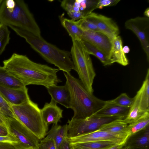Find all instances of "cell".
Listing matches in <instances>:
<instances>
[{
  "instance_id": "52a82bcc",
  "label": "cell",
  "mask_w": 149,
  "mask_h": 149,
  "mask_svg": "<svg viewBox=\"0 0 149 149\" xmlns=\"http://www.w3.org/2000/svg\"><path fill=\"white\" fill-rule=\"evenodd\" d=\"M118 118L91 116L84 119L71 118L68 121V138L77 136L98 130L102 125Z\"/></svg>"
},
{
  "instance_id": "d4e9b609",
  "label": "cell",
  "mask_w": 149,
  "mask_h": 149,
  "mask_svg": "<svg viewBox=\"0 0 149 149\" xmlns=\"http://www.w3.org/2000/svg\"><path fill=\"white\" fill-rule=\"evenodd\" d=\"M128 125L124 119H118L103 125L98 130L112 133L127 132Z\"/></svg>"
},
{
  "instance_id": "83f0119b",
  "label": "cell",
  "mask_w": 149,
  "mask_h": 149,
  "mask_svg": "<svg viewBox=\"0 0 149 149\" xmlns=\"http://www.w3.org/2000/svg\"><path fill=\"white\" fill-rule=\"evenodd\" d=\"M85 50L90 55H92L97 58L102 63L106 66L110 65L107 57L101 51L97 48L83 40H80Z\"/></svg>"
},
{
  "instance_id": "9c48e42d",
  "label": "cell",
  "mask_w": 149,
  "mask_h": 149,
  "mask_svg": "<svg viewBox=\"0 0 149 149\" xmlns=\"http://www.w3.org/2000/svg\"><path fill=\"white\" fill-rule=\"evenodd\" d=\"M8 131L26 148L38 149L40 140L16 118L8 117Z\"/></svg>"
},
{
  "instance_id": "8fae6325",
  "label": "cell",
  "mask_w": 149,
  "mask_h": 149,
  "mask_svg": "<svg viewBox=\"0 0 149 149\" xmlns=\"http://www.w3.org/2000/svg\"><path fill=\"white\" fill-rule=\"evenodd\" d=\"M84 17L95 24L101 32L111 40L118 36V27L111 18L93 12Z\"/></svg>"
},
{
  "instance_id": "7402d4cb",
  "label": "cell",
  "mask_w": 149,
  "mask_h": 149,
  "mask_svg": "<svg viewBox=\"0 0 149 149\" xmlns=\"http://www.w3.org/2000/svg\"><path fill=\"white\" fill-rule=\"evenodd\" d=\"M139 94L140 108L143 113L149 111V69L148 68L145 79L138 91Z\"/></svg>"
},
{
  "instance_id": "7a4b0ae2",
  "label": "cell",
  "mask_w": 149,
  "mask_h": 149,
  "mask_svg": "<svg viewBox=\"0 0 149 149\" xmlns=\"http://www.w3.org/2000/svg\"><path fill=\"white\" fill-rule=\"evenodd\" d=\"M20 36L24 38L31 47L45 60L57 67L59 70L70 73L74 65L70 52L60 49L45 40L42 36H38L26 30L8 26Z\"/></svg>"
},
{
  "instance_id": "7dc6e473",
  "label": "cell",
  "mask_w": 149,
  "mask_h": 149,
  "mask_svg": "<svg viewBox=\"0 0 149 149\" xmlns=\"http://www.w3.org/2000/svg\"></svg>"
},
{
  "instance_id": "f35d334b",
  "label": "cell",
  "mask_w": 149,
  "mask_h": 149,
  "mask_svg": "<svg viewBox=\"0 0 149 149\" xmlns=\"http://www.w3.org/2000/svg\"><path fill=\"white\" fill-rule=\"evenodd\" d=\"M5 5L6 8L8 9H12L13 8L15 5V0H4Z\"/></svg>"
},
{
  "instance_id": "5b68a950",
  "label": "cell",
  "mask_w": 149,
  "mask_h": 149,
  "mask_svg": "<svg viewBox=\"0 0 149 149\" xmlns=\"http://www.w3.org/2000/svg\"><path fill=\"white\" fill-rule=\"evenodd\" d=\"M15 118L40 140L45 137L48 129L42 118L38 104L29 99L18 105H12Z\"/></svg>"
},
{
  "instance_id": "4316f807",
  "label": "cell",
  "mask_w": 149,
  "mask_h": 149,
  "mask_svg": "<svg viewBox=\"0 0 149 149\" xmlns=\"http://www.w3.org/2000/svg\"><path fill=\"white\" fill-rule=\"evenodd\" d=\"M149 125V111L145 113L139 119L128 124L126 132L129 135L137 132Z\"/></svg>"
},
{
  "instance_id": "6da1fadb",
  "label": "cell",
  "mask_w": 149,
  "mask_h": 149,
  "mask_svg": "<svg viewBox=\"0 0 149 149\" xmlns=\"http://www.w3.org/2000/svg\"><path fill=\"white\" fill-rule=\"evenodd\" d=\"M3 64L5 68L26 86L36 85L47 88L61 82L57 74L58 68L34 62L25 55L14 53Z\"/></svg>"
},
{
  "instance_id": "e0dca14e",
  "label": "cell",
  "mask_w": 149,
  "mask_h": 149,
  "mask_svg": "<svg viewBox=\"0 0 149 149\" xmlns=\"http://www.w3.org/2000/svg\"><path fill=\"white\" fill-rule=\"evenodd\" d=\"M112 47L109 60L110 65L115 63L126 66L129 61L123 49V42L121 37L118 36L111 40Z\"/></svg>"
},
{
  "instance_id": "8d00e7d4",
  "label": "cell",
  "mask_w": 149,
  "mask_h": 149,
  "mask_svg": "<svg viewBox=\"0 0 149 149\" xmlns=\"http://www.w3.org/2000/svg\"><path fill=\"white\" fill-rule=\"evenodd\" d=\"M8 117H9L0 111V125L6 128L8 130Z\"/></svg>"
},
{
  "instance_id": "f1b7e54d",
  "label": "cell",
  "mask_w": 149,
  "mask_h": 149,
  "mask_svg": "<svg viewBox=\"0 0 149 149\" xmlns=\"http://www.w3.org/2000/svg\"><path fill=\"white\" fill-rule=\"evenodd\" d=\"M10 33L7 26L0 24V56L9 43Z\"/></svg>"
},
{
  "instance_id": "1f68e13d",
  "label": "cell",
  "mask_w": 149,
  "mask_h": 149,
  "mask_svg": "<svg viewBox=\"0 0 149 149\" xmlns=\"http://www.w3.org/2000/svg\"><path fill=\"white\" fill-rule=\"evenodd\" d=\"M0 111L9 117L15 118L11 105L9 104L0 94Z\"/></svg>"
},
{
  "instance_id": "ffe728a7",
  "label": "cell",
  "mask_w": 149,
  "mask_h": 149,
  "mask_svg": "<svg viewBox=\"0 0 149 149\" xmlns=\"http://www.w3.org/2000/svg\"><path fill=\"white\" fill-rule=\"evenodd\" d=\"M59 19L63 26L71 37L72 41L81 40L84 31L77 24L76 21L66 18L61 15Z\"/></svg>"
},
{
  "instance_id": "44dd1931",
  "label": "cell",
  "mask_w": 149,
  "mask_h": 149,
  "mask_svg": "<svg viewBox=\"0 0 149 149\" xmlns=\"http://www.w3.org/2000/svg\"><path fill=\"white\" fill-rule=\"evenodd\" d=\"M68 127L67 124L63 126L57 124H53L46 136L52 139L58 149L59 146L67 137Z\"/></svg>"
},
{
  "instance_id": "836d02e7",
  "label": "cell",
  "mask_w": 149,
  "mask_h": 149,
  "mask_svg": "<svg viewBox=\"0 0 149 149\" xmlns=\"http://www.w3.org/2000/svg\"><path fill=\"white\" fill-rule=\"evenodd\" d=\"M120 0H100L97 1L94 9L99 8L102 9L105 7L114 6L120 1Z\"/></svg>"
},
{
  "instance_id": "ee69618b",
  "label": "cell",
  "mask_w": 149,
  "mask_h": 149,
  "mask_svg": "<svg viewBox=\"0 0 149 149\" xmlns=\"http://www.w3.org/2000/svg\"><path fill=\"white\" fill-rule=\"evenodd\" d=\"M3 0H0V5L1 4V3L3 2Z\"/></svg>"
},
{
  "instance_id": "bcb514c9",
  "label": "cell",
  "mask_w": 149,
  "mask_h": 149,
  "mask_svg": "<svg viewBox=\"0 0 149 149\" xmlns=\"http://www.w3.org/2000/svg\"><path fill=\"white\" fill-rule=\"evenodd\" d=\"M33 149L32 148H27V149Z\"/></svg>"
},
{
  "instance_id": "60d3db41",
  "label": "cell",
  "mask_w": 149,
  "mask_h": 149,
  "mask_svg": "<svg viewBox=\"0 0 149 149\" xmlns=\"http://www.w3.org/2000/svg\"><path fill=\"white\" fill-rule=\"evenodd\" d=\"M124 143L121 144H116L106 149H120L124 146Z\"/></svg>"
},
{
  "instance_id": "cb8c5ba5",
  "label": "cell",
  "mask_w": 149,
  "mask_h": 149,
  "mask_svg": "<svg viewBox=\"0 0 149 149\" xmlns=\"http://www.w3.org/2000/svg\"><path fill=\"white\" fill-rule=\"evenodd\" d=\"M0 85L13 88H21L25 86L3 66H0Z\"/></svg>"
},
{
  "instance_id": "d590c367",
  "label": "cell",
  "mask_w": 149,
  "mask_h": 149,
  "mask_svg": "<svg viewBox=\"0 0 149 149\" xmlns=\"http://www.w3.org/2000/svg\"><path fill=\"white\" fill-rule=\"evenodd\" d=\"M0 142L19 143L17 139L10 133L6 136H0Z\"/></svg>"
},
{
  "instance_id": "ac0fdd59",
  "label": "cell",
  "mask_w": 149,
  "mask_h": 149,
  "mask_svg": "<svg viewBox=\"0 0 149 149\" xmlns=\"http://www.w3.org/2000/svg\"><path fill=\"white\" fill-rule=\"evenodd\" d=\"M129 109V107L108 103L105 101L104 105L92 116L102 117H115L118 119H124L126 116Z\"/></svg>"
},
{
  "instance_id": "ab89813d",
  "label": "cell",
  "mask_w": 149,
  "mask_h": 149,
  "mask_svg": "<svg viewBox=\"0 0 149 149\" xmlns=\"http://www.w3.org/2000/svg\"><path fill=\"white\" fill-rule=\"evenodd\" d=\"M8 133L9 132L6 128L0 125V136H6Z\"/></svg>"
},
{
  "instance_id": "603a6c76",
  "label": "cell",
  "mask_w": 149,
  "mask_h": 149,
  "mask_svg": "<svg viewBox=\"0 0 149 149\" xmlns=\"http://www.w3.org/2000/svg\"><path fill=\"white\" fill-rule=\"evenodd\" d=\"M133 103L130 108L128 113L124 120L127 124H131L139 119L144 113L140 108L139 94L138 91L133 97Z\"/></svg>"
},
{
  "instance_id": "b9f144b4",
  "label": "cell",
  "mask_w": 149,
  "mask_h": 149,
  "mask_svg": "<svg viewBox=\"0 0 149 149\" xmlns=\"http://www.w3.org/2000/svg\"><path fill=\"white\" fill-rule=\"evenodd\" d=\"M123 49L124 53L125 54L129 53L130 50L129 47L127 45H125L123 47Z\"/></svg>"
},
{
  "instance_id": "5bb4252c",
  "label": "cell",
  "mask_w": 149,
  "mask_h": 149,
  "mask_svg": "<svg viewBox=\"0 0 149 149\" xmlns=\"http://www.w3.org/2000/svg\"><path fill=\"white\" fill-rule=\"evenodd\" d=\"M0 94L11 106L19 105L30 99L26 86L13 88L0 85Z\"/></svg>"
},
{
  "instance_id": "74e56055",
  "label": "cell",
  "mask_w": 149,
  "mask_h": 149,
  "mask_svg": "<svg viewBox=\"0 0 149 149\" xmlns=\"http://www.w3.org/2000/svg\"><path fill=\"white\" fill-rule=\"evenodd\" d=\"M58 149H72L68 137L64 139Z\"/></svg>"
},
{
  "instance_id": "f6af8a7d",
  "label": "cell",
  "mask_w": 149,
  "mask_h": 149,
  "mask_svg": "<svg viewBox=\"0 0 149 149\" xmlns=\"http://www.w3.org/2000/svg\"><path fill=\"white\" fill-rule=\"evenodd\" d=\"M120 149H125V148L124 147H123V146Z\"/></svg>"
},
{
  "instance_id": "8992f818",
  "label": "cell",
  "mask_w": 149,
  "mask_h": 149,
  "mask_svg": "<svg viewBox=\"0 0 149 149\" xmlns=\"http://www.w3.org/2000/svg\"><path fill=\"white\" fill-rule=\"evenodd\" d=\"M70 53L74 65L73 70L78 74L80 80L91 93L94 91L93 85L96 76L92 62L80 41H72Z\"/></svg>"
},
{
  "instance_id": "7c38bea8",
  "label": "cell",
  "mask_w": 149,
  "mask_h": 149,
  "mask_svg": "<svg viewBox=\"0 0 149 149\" xmlns=\"http://www.w3.org/2000/svg\"><path fill=\"white\" fill-rule=\"evenodd\" d=\"M61 6L74 21L83 18L91 13L87 0H64L61 2Z\"/></svg>"
},
{
  "instance_id": "d6a6232c",
  "label": "cell",
  "mask_w": 149,
  "mask_h": 149,
  "mask_svg": "<svg viewBox=\"0 0 149 149\" xmlns=\"http://www.w3.org/2000/svg\"><path fill=\"white\" fill-rule=\"evenodd\" d=\"M38 149H57L54 140L46 136L40 141Z\"/></svg>"
},
{
  "instance_id": "2e32d148",
  "label": "cell",
  "mask_w": 149,
  "mask_h": 149,
  "mask_svg": "<svg viewBox=\"0 0 149 149\" xmlns=\"http://www.w3.org/2000/svg\"><path fill=\"white\" fill-rule=\"evenodd\" d=\"M40 111L44 122L48 126L51 124H57L63 118V110L52 99L49 103H45Z\"/></svg>"
},
{
  "instance_id": "484cf974",
  "label": "cell",
  "mask_w": 149,
  "mask_h": 149,
  "mask_svg": "<svg viewBox=\"0 0 149 149\" xmlns=\"http://www.w3.org/2000/svg\"><path fill=\"white\" fill-rule=\"evenodd\" d=\"M116 144L111 141H103L70 144L72 149H106Z\"/></svg>"
},
{
  "instance_id": "277c9868",
  "label": "cell",
  "mask_w": 149,
  "mask_h": 149,
  "mask_svg": "<svg viewBox=\"0 0 149 149\" xmlns=\"http://www.w3.org/2000/svg\"><path fill=\"white\" fill-rule=\"evenodd\" d=\"M15 1L14 8L8 9L3 0L0 7V24L14 26L41 36L40 29L27 5L23 0Z\"/></svg>"
},
{
  "instance_id": "7bdbcfd3",
  "label": "cell",
  "mask_w": 149,
  "mask_h": 149,
  "mask_svg": "<svg viewBox=\"0 0 149 149\" xmlns=\"http://www.w3.org/2000/svg\"><path fill=\"white\" fill-rule=\"evenodd\" d=\"M144 14L146 17L149 18V8L148 7L144 11Z\"/></svg>"
},
{
  "instance_id": "30bf717a",
  "label": "cell",
  "mask_w": 149,
  "mask_h": 149,
  "mask_svg": "<svg viewBox=\"0 0 149 149\" xmlns=\"http://www.w3.org/2000/svg\"><path fill=\"white\" fill-rule=\"evenodd\" d=\"M125 28L132 31L140 42L149 61V18L138 17L130 19L125 23Z\"/></svg>"
},
{
  "instance_id": "4fadbf2b",
  "label": "cell",
  "mask_w": 149,
  "mask_h": 149,
  "mask_svg": "<svg viewBox=\"0 0 149 149\" xmlns=\"http://www.w3.org/2000/svg\"><path fill=\"white\" fill-rule=\"evenodd\" d=\"M81 39L90 43L102 51L109 60L112 47V42L106 36L99 32L84 31Z\"/></svg>"
},
{
  "instance_id": "e575fe53",
  "label": "cell",
  "mask_w": 149,
  "mask_h": 149,
  "mask_svg": "<svg viewBox=\"0 0 149 149\" xmlns=\"http://www.w3.org/2000/svg\"><path fill=\"white\" fill-rule=\"evenodd\" d=\"M27 148L19 143L0 142V149H25Z\"/></svg>"
},
{
  "instance_id": "4dcf8cb0",
  "label": "cell",
  "mask_w": 149,
  "mask_h": 149,
  "mask_svg": "<svg viewBox=\"0 0 149 149\" xmlns=\"http://www.w3.org/2000/svg\"><path fill=\"white\" fill-rule=\"evenodd\" d=\"M76 22L77 24L84 31H91L101 33L95 24L87 19L85 17L76 21Z\"/></svg>"
},
{
  "instance_id": "3957f363",
  "label": "cell",
  "mask_w": 149,
  "mask_h": 149,
  "mask_svg": "<svg viewBox=\"0 0 149 149\" xmlns=\"http://www.w3.org/2000/svg\"><path fill=\"white\" fill-rule=\"evenodd\" d=\"M63 73L66 79L65 84L70 94L69 108L74 112L72 118L84 119L89 117L104 105L105 101L89 92L80 79L70 73Z\"/></svg>"
},
{
  "instance_id": "f546056e",
  "label": "cell",
  "mask_w": 149,
  "mask_h": 149,
  "mask_svg": "<svg viewBox=\"0 0 149 149\" xmlns=\"http://www.w3.org/2000/svg\"><path fill=\"white\" fill-rule=\"evenodd\" d=\"M133 98H130L126 93H123L113 99L106 101L108 103L123 107L130 108L133 103Z\"/></svg>"
},
{
  "instance_id": "9a60e30c",
  "label": "cell",
  "mask_w": 149,
  "mask_h": 149,
  "mask_svg": "<svg viewBox=\"0 0 149 149\" xmlns=\"http://www.w3.org/2000/svg\"><path fill=\"white\" fill-rule=\"evenodd\" d=\"M123 147L126 149H149V125L129 135L125 142Z\"/></svg>"
},
{
  "instance_id": "d6986e66",
  "label": "cell",
  "mask_w": 149,
  "mask_h": 149,
  "mask_svg": "<svg viewBox=\"0 0 149 149\" xmlns=\"http://www.w3.org/2000/svg\"><path fill=\"white\" fill-rule=\"evenodd\" d=\"M48 92L53 99L67 109L69 108L70 96L68 88L65 84L62 86L53 85L47 88Z\"/></svg>"
},
{
  "instance_id": "ba28073f",
  "label": "cell",
  "mask_w": 149,
  "mask_h": 149,
  "mask_svg": "<svg viewBox=\"0 0 149 149\" xmlns=\"http://www.w3.org/2000/svg\"><path fill=\"white\" fill-rule=\"evenodd\" d=\"M127 132L112 133L98 130L77 136L68 138L70 144L87 142L109 141L117 144L124 143L129 135Z\"/></svg>"
}]
</instances>
